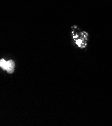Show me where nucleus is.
<instances>
[{
    "instance_id": "1",
    "label": "nucleus",
    "mask_w": 112,
    "mask_h": 126,
    "mask_svg": "<svg viewBox=\"0 0 112 126\" xmlns=\"http://www.w3.org/2000/svg\"><path fill=\"white\" fill-rule=\"evenodd\" d=\"M8 63H9V65H8V68L7 70V71L9 74L13 73L15 69V62H14L13 60H8Z\"/></svg>"
},
{
    "instance_id": "2",
    "label": "nucleus",
    "mask_w": 112,
    "mask_h": 126,
    "mask_svg": "<svg viewBox=\"0 0 112 126\" xmlns=\"http://www.w3.org/2000/svg\"><path fill=\"white\" fill-rule=\"evenodd\" d=\"M8 61H6L4 59H1L0 60V67L4 70H7L8 68Z\"/></svg>"
}]
</instances>
